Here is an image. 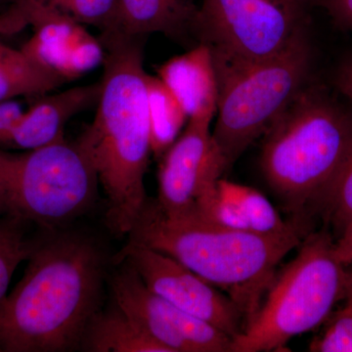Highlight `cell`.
<instances>
[{"label":"cell","mask_w":352,"mask_h":352,"mask_svg":"<svg viewBox=\"0 0 352 352\" xmlns=\"http://www.w3.org/2000/svg\"><path fill=\"white\" fill-rule=\"evenodd\" d=\"M99 182L78 141L38 149L0 148V217L54 232L91 212Z\"/></svg>","instance_id":"cell-5"},{"label":"cell","mask_w":352,"mask_h":352,"mask_svg":"<svg viewBox=\"0 0 352 352\" xmlns=\"http://www.w3.org/2000/svg\"><path fill=\"white\" fill-rule=\"evenodd\" d=\"M117 0H13L0 11V29L13 36L43 16H59L104 31Z\"/></svg>","instance_id":"cell-16"},{"label":"cell","mask_w":352,"mask_h":352,"mask_svg":"<svg viewBox=\"0 0 352 352\" xmlns=\"http://www.w3.org/2000/svg\"><path fill=\"white\" fill-rule=\"evenodd\" d=\"M110 279L113 300L170 352H231L232 338L153 293L126 261Z\"/></svg>","instance_id":"cell-10"},{"label":"cell","mask_w":352,"mask_h":352,"mask_svg":"<svg viewBox=\"0 0 352 352\" xmlns=\"http://www.w3.org/2000/svg\"><path fill=\"white\" fill-rule=\"evenodd\" d=\"M80 351L170 352L117 305L97 312L85 331Z\"/></svg>","instance_id":"cell-17"},{"label":"cell","mask_w":352,"mask_h":352,"mask_svg":"<svg viewBox=\"0 0 352 352\" xmlns=\"http://www.w3.org/2000/svg\"><path fill=\"white\" fill-rule=\"evenodd\" d=\"M336 258L344 266L352 265V219L340 231V238L333 245Z\"/></svg>","instance_id":"cell-25"},{"label":"cell","mask_w":352,"mask_h":352,"mask_svg":"<svg viewBox=\"0 0 352 352\" xmlns=\"http://www.w3.org/2000/svg\"><path fill=\"white\" fill-rule=\"evenodd\" d=\"M31 27L34 34L21 50L65 82L76 80L103 65V44L87 31V25L59 16H43Z\"/></svg>","instance_id":"cell-12"},{"label":"cell","mask_w":352,"mask_h":352,"mask_svg":"<svg viewBox=\"0 0 352 352\" xmlns=\"http://www.w3.org/2000/svg\"><path fill=\"white\" fill-rule=\"evenodd\" d=\"M219 188L240 206L250 232L272 237L302 235L296 223H289L280 217L274 206L258 190L219 178Z\"/></svg>","instance_id":"cell-20"},{"label":"cell","mask_w":352,"mask_h":352,"mask_svg":"<svg viewBox=\"0 0 352 352\" xmlns=\"http://www.w3.org/2000/svg\"><path fill=\"white\" fill-rule=\"evenodd\" d=\"M317 206L340 231L352 219V145Z\"/></svg>","instance_id":"cell-22"},{"label":"cell","mask_w":352,"mask_h":352,"mask_svg":"<svg viewBox=\"0 0 352 352\" xmlns=\"http://www.w3.org/2000/svg\"><path fill=\"white\" fill-rule=\"evenodd\" d=\"M127 238V242L175 258L227 292L248 320L274 279L278 264L302 244L300 234L272 237L212 226L194 217L168 219L155 200L146 201Z\"/></svg>","instance_id":"cell-3"},{"label":"cell","mask_w":352,"mask_h":352,"mask_svg":"<svg viewBox=\"0 0 352 352\" xmlns=\"http://www.w3.org/2000/svg\"><path fill=\"white\" fill-rule=\"evenodd\" d=\"M214 65L219 100L212 133L229 168L305 89L311 50L302 29L274 56Z\"/></svg>","instance_id":"cell-7"},{"label":"cell","mask_w":352,"mask_h":352,"mask_svg":"<svg viewBox=\"0 0 352 352\" xmlns=\"http://www.w3.org/2000/svg\"><path fill=\"white\" fill-rule=\"evenodd\" d=\"M346 303L344 307L349 308L352 311V274L349 273V282H347L346 291Z\"/></svg>","instance_id":"cell-28"},{"label":"cell","mask_w":352,"mask_h":352,"mask_svg":"<svg viewBox=\"0 0 352 352\" xmlns=\"http://www.w3.org/2000/svg\"><path fill=\"white\" fill-rule=\"evenodd\" d=\"M147 98L152 154L161 159L179 138L188 117L157 76H147Z\"/></svg>","instance_id":"cell-19"},{"label":"cell","mask_w":352,"mask_h":352,"mask_svg":"<svg viewBox=\"0 0 352 352\" xmlns=\"http://www.w3.org/2000/svg\"><path fill=\"white\" fill-rule=\"evenodd\" d=\"M113 261H126L153 293L219 329L232 340L242 332L244 314L237 303L175 258L127 242Z\"/></svg>","instance_id":"cell-9"},{"label":"cell","mask_w":352,"mask_h":352,"mask_svg":"<svg viewBox=\"0 0 352 352\" xmlns=\"http://www.w3.org/2000/svg\"><path fill=\"white\" fill-rule=\"evenodd\" d=\"M286 1L298 2V0H286Z\"/></svg>","instance_id":"cell-30"},{"label":"cell","mask_w":352,"mask_h":352,"mask_svg":"<svg viewBox=\"0 0 352 352\" xmlns=\"http://www.w3.org/2000/svg\"><path fill=\"white\" fill-rule=\"evenodd\" d=\"M309 351L352 352V311L344 307L335 314L321 337L312 340Z\"/></svg>","instance_id":"cell-23"},{"label":"cell","mask_w":352,"mask_h":352,"mask_svg":"<svg viewBox=\"0 0 352 352\" xmlns=\"http://www.w3.org/2000/svg\"><path fill=\"white\" fill-rule=\"evenodd\" d=\"M337 85L342 94L352 101V59L340 67L337 75Z\"/></svg>","instance_id":"cell-27"},{"label":"cell","mask_w":352,"mask_h":352,"mask_svg":"<svg viewBox=\"0 0 352 352\" xmlns=\"http://www.w3.org/2000/svg\"><path fill=\"white\" fill-rule=\"evenodd\" d=\"M100 82L38 96L25 111L4 149H38L64 140L66 124L78 113L96 106Z\"/></svg>","instance_id":"cell-13"},{"label":"cell","mask_w":352,"mask_h":352,"mask_svg":"<svg viewBox=\"0 0 352 352\" xmlns=\"http://www.w3.org/2000/svg\"><path fill=\"white\" fill-rule=\"evenodd\" d=\"M198 11L194 0H117L112 19L101 34L138 38L163 34L182 39L194 34Z\"/></svg>","instance_id":"cell-15"},{"label":"cell","mask_w":352,"mask_h":352,"mask_svg":"<svg viewBox=\"0 0 352 352\" xmlns=\"http://www.w3.org/2000/svg\"><path fill=\"white\" fill-rule=\"evenodd\" d=\"M107 264L87 234L62 229L38 238L24 276L0 300V352L80 349L101 309Z\"/></svg>","instance_id":"cell-1"},{"label":"cell","mask_w":352,"mask_h":352,"mask_svg":"<svg viewBox=\"0 0 352 352\" xmlns=\"http://www.w3.org/2000/svg\"><path fill=\"white\" fill-rule=\"evenodd\" d=\"M66 82L16 50L0 36V101L17 97H38L61 87Z\"/></svg>","instance_id":"cell-18"},{"label":"cell","mask_w":352,"mask_h":352,"mask_svg":"<svg viewBox=\"0 0 352 352\" xmlns=\"http://www.w3.org/2000/svg\"><path fill=\"white\" fill-rule=\"evenodd\" d=\"M105 50L94 122L76 141L91 162L106 197V223L129 236L147 201L152 154L143 38L101 34Z\"/></svg>","instance_id":"cell-2"},{"label":"cell","mask_w":352,"mask_h":352,"mask_svg":"<svg viewBox=\"0 0 352 352\" xmlns=\"http://www.w3.org/2000/svg\"><path fill=\"white\" fill-rule=\"evenodd\" d=\"M157 76L175 95L188 120L212 124L217 115L219 85L214 55L207 44L170 58L157 68Z\"/></svg>","instance_id":"cell-14"},{"label":"cell","mask_w":352,"mask_h":352,"mask_svg":"<svg viewBox=\"0 0 352 352\" xmlns=\"http://www.w3.org/2000/svg\"><path fill=\"white\" fill-rule=\"evenodd\" d=\"M338 23L352 32V0H319Z\"/></svg>","instance_id":"cell-26"},{"label":"cell","mask_w":352,"mask_h":352,"mask_svg":"<svg viewBox=\"0 0 352 352\" xmlns=\"http://www.w3.org/2000/svg\"><path fill=\"white\" fill-rule=\"evenodd\" d=\"M302 29L298 2L201 0L194 34L215 61L244 63L274 56Z\"/></svg>","instance_id":"cell-8"},{"label":"cell","mask_w":352,"mask_h":352,"mask_svg":"<svg viewBox=\"0 0 352 352\" xmlns=\"http://www.w3.org/2000/svg\"><path fill=\"white\" fill-rule=\"evenodd\" d=\"M13 0H0V10L3 9L4 7L8 6L10 2H12Z\"/></svg>","instance_id":"cell-29"},{"label":"cell","mask_w":352,"mask_h":352,"mask_svg":"<svg viewBox=\"0 0 352 352\" xmlns=\"http://www.w3.org/2000/svg\"><path fill=\"white\" fill-rule=\"evenodd\" d=\"M352 145V120L314 90L303 89L264 134L261 168L295 214L319 200Z\"/></svg>","instance_id":"cell-4"},{"label":"cell","mask_w":352,"mask_h":352,"mask_svg":"<svg viewBox=\"0 0 352 352\" xmlns=\"http://www.w3.org/2000/svg\"><path fill=\"white\" fill-rule=\"evenodd\" d=\"M210 124L188 120L185 131L161 157L159 195L155 201L166 219L188 217L204 190L228 168Z\"/></svg>","instance_id":"cell-11"},{"label":"cell","mask_w":352,"mask_h":352,"mask_svg":"<svg viewBox=\"0 0 352 352\" xmlns=\"http://www.w3.org/2000/svg\"><path fill=\"white\" fill-rule=\"evenodd\" d=\"M30 226L22 220L0 217V300L6 296L14 272L30 258L38 243L30 236Z\"/></svg>","instance_id":"cell-21"},{"label":"cell","mask_w":352,"mask_h":352,"mask_svg":"<svg viewBox=\"0 0 352 352\" xmlns=\"http://www.w3.org/2000/svg\"><path fill=\"white\" fill-rule=\"evenodd\" d=\"M327 233H312L267 289V296L234 338L231 352L282 351L296 336L326 320L346 296L349 273Z\"/></svg>","instance_id":"cell-6"},{"label":"cell","mask_w":352,"mask_h":352,"mask_svg":"<svg viewBox=\"0 0 352 352\" xmlns=\"http://www.w3.org/2000/svg\"><path fill=\"white\" fill-rule=\"evenodd\" d=\"M25 111L22 104L16 99L0 101V148L6 147Z\"/></svg>","instance_id":"cell-24"}]
</instances>
